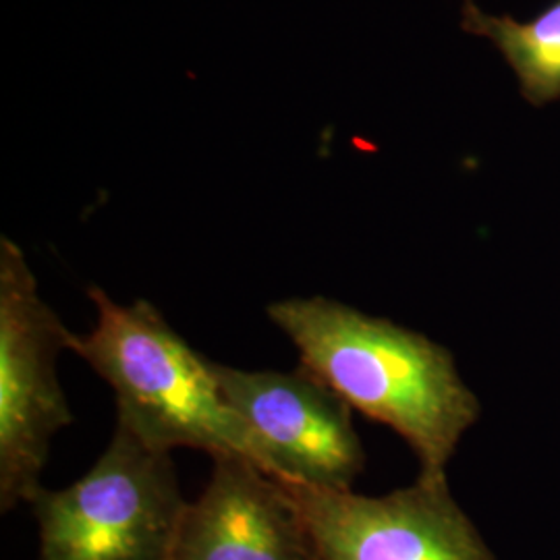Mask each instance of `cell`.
<instances>
[{
  "label": "cell",
  "instance_id": "3",
  "mask_svg": "<svg viewBox=\"0 0 560 560\" xmlns=\"http://www.w3.org/2000/svg\"><path fill=\"white\" fill-rule=\"evenodd\" d=\"M38 560H168L187 501L168 451L117 423L101 459L32 501Z\"/></svg>",
  "mask_w": 560,
  "mask_h": 560
},
{
  "label": "cell",
  "instance_id": "5",
  "mask_svg": "<svg viewBox=\"0 0 560 560\" xmlns=\"http://www.w3.org/2000/svg\"><path fill=\"white\" fill-rule=\"evenodd\" d=\"M229 407L249 428L266 469L282 481L353 490L365 453L353 409L307 365L291 372L214 363Z\"/></svg>",
  "mask_w": 560,
  "mask_h": 560
},
{
  "label": "cell",
  "instance_id": "4",
  "mask_svg": "<svg viewBox=\"0 0 560 560\" xmlns=\"http://www.w3.org/2000/svg\"><path fill=\"white\" fill-rule=\"evenodd\" d=\"M71 330L42 300L20 245L0 237V509L42 490L50 441L73 423L57 376Z\"/></svg>",
  "mask_w": 560,
  "mask_h": 560
},
{
  "label": "cell",
  "instance_id": "2",
  "mask_svg": "<svg viewBox=\"0 0 560 560\" xmlns=\"http://www.w3.org/2000/svg\"><path fill=\"white\" fill-rule=\"evenodd\" d=\"M96 324L88 335H71L69 351L110 384L117 423L138 439L173 453L198 448L217 457H243L266 474L258 442L229 407L206 360L180 337L150 301L122 305L92 284Z\"/></svg>",
  "mask_w": 560,
  "mask_h": 560
},
{
  "label": "cell",
  "instance_id": "1",
  "mask_svg": "<svg viewBox=\"0 0 560 560\" xmlns=\"http://www.w3.org/2000/svg\"><path fill=\"white\" fill-rule=\"evenodd\" d=\"M266 312L303 365L353 411L393 428L411 446L420 476H446L460 439L480 418V400L446 347L328 298L275 301Z\"/></svg>",
  "mask_w": 560,
  "mask_h": 560
},
{
  "label": "cell",
  "instance_id": "7",
  "mask_svg": "<svg viewBox=\"0 0 560 560\" xmlns=\"http://www.w3.org/2000/svg\"><path fill=\"white\" fill-rule=\"evenodd\" d=\"M187 502L168 560H318L284 483L243 457L212 459Z\"/></svg>",
  "mask_w": 560,
  "mask_h": 560
},
{
  "label": "cell",
  "instance_id": "6",
  "mask_svg": "<svg viewBox=\"0 0 560 560\" xmlns=\"http://www.w3.org/2000/svg\"><path fill=\"white\" fill-rule=\"evenodd\" d=\"M282 483L318 560H497L453 499L446 476H418L413 486L384 497Z\"/></svg>",
  "mask_w": 560,
  "mask_h": 560
},
{
  "label": "cell",
  "instance_id": "8",
  "mask_svg": "<svg viewBox=\"0 0 560 560\" xmlns=\"http://www.w3.org/2000/svg\"><path fill=\"white\" fill-rule=\"evenodd\" d=\"M460 27L501 52L529 104L560 101V0L527 21L492 15L476 0H460Z\"/></svg>",
  "mask_w": 560,
  "mask_h": 560
}]
</instances>
